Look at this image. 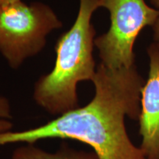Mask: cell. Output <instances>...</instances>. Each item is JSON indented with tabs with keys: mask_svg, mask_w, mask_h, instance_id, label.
Wrapping results in <instances>:
<instances>
[{
	"mask_svg": "<svg viewBox=\"0 0 159 159\" xmlns=\"http://www.w3.org/2000/svg\"><path fill=\"white\" fill-rule=\"evenodd\" d=\"M150 70L141 94L139 147L147 159H159V47L152 43L148 48Z\"/></svg>",
	"mask_w": 159,
	"mask_h": 159,
	"instance_id": "obj_5",
	"label": "cell"
},
{
	"mask_svg": "<svg viewBox=\"0 0 159 159\" xmlns=\"http://www.w3.org/2000/svg\"><path fill=\"white\" fill-rule=\"evenodd\" d=\"M99 7V0H80L75 23L55 45L54 68L35 84V102L49 114L61 115L78 108L77 84L92 80L94 76L97 69L93 49L96 31L91 18Z\"/></svg>",
	"mask_w": 159,
	"mask_h": 159,
	"instance_id": "obj_2",
	"label": "cell"
},
{
	"mask_svg": "<svg viewBox=\"0 0 159 159\" xmlns=\"http://www.w3.org/2000/svg\"><path fill=\"white\" fill-rule=\"evenodd\" d=\"M12 159H99L94 152L75 151L68 147H62L58 152L49 153L35 148L33 144L17 148Z\"/></svg>",
	"mask_w": 159,
	"mask_h": 159,
	"instance_id": "obj_6",
	"label": "cell"
},
{
	"mask_svg": "<svg viewBox=\"0 0 159 159\" xmlns=\"http://www.w3.org/2000/svg\"><path fill=\"white\" fill-rule=\"evenodd\" d=\"M19 1H21V0H0V5H1V7H5V6L18 2Z\"/></svg>",
	"mask_w": 159,
	"mask_h": 159,
	"instance_id": "obj_9",
	"label": "cell"
},
{
	"mask_svg": "<svg viewBox=\"0 0 159 159\" xmlns=\"http://www.w3.org/2000/svg\"><path fill=\"white\" fill-rule=\"evenodd\" d=\"M150 1L152 5H154L159 10V0H150ZM152 27V31H153L154 43H156L159 47V17Z\"/></svg>",
	"mask_w": 159,
	"mask_h": 159,
	"instance_id": "obj_8",
	"label": "cell"
},
{
	"mask_svg": "<svg viewBox=\"0 0 159 159\" xmlns=\"http://www.w3.org/2000/svg\"><path fill=\"white\" fill-rule=\"evenodd\" d=\"M11 118V108L8 99L0 96V134L11 130L13 125L9 120Z\"/></svg>",
	"mask_w": 159,
	"mask_h": 159,
	"instance_id": "obj_7",
	"label": "cell"
},
{
	"mask_svg": "<svg viewBox=\"0 0 159 159\" xmlns=\"http://www.w3.org/2000/svg\"><path fill=\"white\" fill-rule=\"evenodd\" d=\"M0 9H1V5H0Z\"/></svg>",
	"mask_w": 159,
	"mask_h": 159,
	"instance_id": "obj_10",
	"label": "cell"
},
{
	"mask_svg": "<svg viewBox=\"0 0 159 159\" xmlns=\"http://www.w3.org/2000/svg\"><path fill=\"white\" fill-rule=\"evenodd\" d=\"M61 20L49 6L22 1L0 9V52L11 68L17 69L46 44L47 37L61 28Z\"/></svg>",
	"mask_w": 159,
	"mask_h": 159,
	"instance_id": "obj_3",
	"label": "cell"
},
{
	"mask_svg": "<svg viewBox=\"0 0 159 159\" xmlns=\"http://www.w3.org/2000/svg\"><path fill=\"white\" fill-rule=\"evenodd\" d=\"M99 5L108 10L111 19L108 30L94 41L101 63L110 69L135 65L136 40L144 27L156 23L159 10L144 0H99Z\"/></svg>",
	"mask_w": 159,
	"mask_h": 159,
	"instance_id": "obj_4",
	"label": "cell"
},
{
	"mask_svg": "<svg viewBox=\"0 0 159 159\" xmlns=\"http://www.w3.org/2000/svg\"><path fill=\"white\" fill-rule=\"evenodd\" d=\"M91 81L95 94L89 104L42 126L0 134V147L12 143L33 144L44 139H70L89 145L99 159H147L142 149L131 142L125 125L126 116L134 120L140 117L145 80L136 65L110 69L100 63Z\"/></svg>",
	"mask_w": 159,
	"mask_h": 159,
	"instance_id": "obj_1",
	"label": "cell"
}]
</instances>
